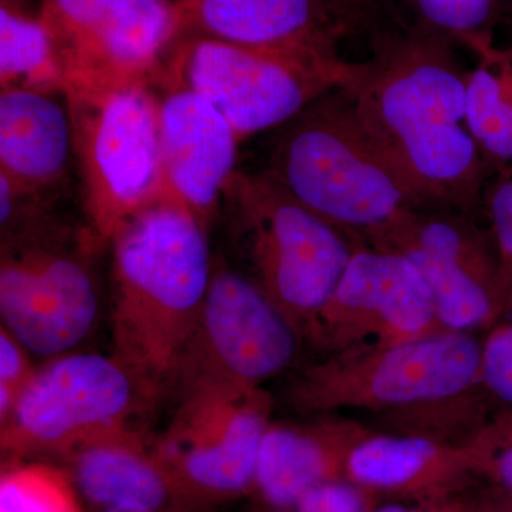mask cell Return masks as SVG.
<instances>
[{"label": "cell", "instance_id": "cell-30", "mask_svg": "<svg viewBox=\"0 0 512 512\" xmlns=\"http://www.w3.org/2000/svg\"><path fill=\"white\" fill-rule=\"evenodd\" d=\"M29 350L12 333L0 328V424L15 409L20 394L28 386L36 367L29 359Z\"/></svg>", "mask_w": 512, "mask_h": 512}, {"label": "cell", "instance_id": "cell-13", "mask_svg": "<svg viewBox=\"0 0 512 512\" xmlns=\"http://www.w3.org/2000/svg\"><path fill=\"white\" fill-rule=\"evenodd\" d=\"M67 238L3 252L0 262L2 326L33 355L62 356L90 335L99 293L86 259Z\"/></svg>", "mask_w": 512, "mask_h": 512}, {"label": "cell", "instance_id": "cell-24", "mask_svg": "<svg viewBox=\"0 0 512 512\" xmlns=\"http://www.w3.org/2000/svg\"><path fill=\"white\" fill-rule=\"evenodd\" d=\"M0 512H83L82 495L63 466L10 460L0 476Z\"/></svg>", "mask_w": 512, "mask_h": 512}, {"label": "cell", "instance_id": "cell-38", "mask_svg": "<svg viewBox=\"0 0 512 512\" xmlns=\"http://www.w3.org/2000/svg\"><path fill=\"white\" fill-rule=\"evenodd\" d=\"M175 2H177V0H175Z\"/></svg>", "mask_w": 512, "mask_h": 512}, {"label": "cell", "instance_id": "cell-4", "mask_svg": "<svg viewBox=\"0 0 512 512\" xmlns=\"http://www.w3.org/2000/svg\"><path fill=\"white\" fill-rule=\"evenodd\" d=\"M222 215L248 275L302 335L332 298L359 244L296 200L268 170H238L225 188Z\"/></svg>", "mask_w": 512, "mask_h": 512}, {"label": "cell", "instance_id": "cell-8", "mask_svg": "<svg viewBox=\"0 0 512 512\" xmlns=\"http://www.w3.org/2000/svg\"><path fill=\"white\" fill-rule=\"evenodd\" d=\"M302 335L245 272L214 262L210 286L178 360L171 392L261 389L288 369Z\"/></svg>", "mask_w": 512, "mask_h": 512}, {"label": "cell", "instance_id": "cell-12", "mask_svg": "<svg viewBox=\"0 0 512 512\" xmlns=\"http://www.w3.org/2000/svg\"><path fill=\"white\" fill-rule=\"evenodd\" d=\"M446 332L416 266L392 249L357 245L332 298L302 338L335 355Z\"/></svg>", "mask_w": 512, "mask_h": 512}, {"label": "cell", "instance_id": "cell-32", "mask_svg": "<svg viewBox=\"0 0 512 512\" xmlns=\"http://www.w3.org/2000/svg\"><path fill=\"white\" fill-rule=\"evenodd\" d=\"M373 512H476V507H468L467 504L448 497L443 500L417 501L416 505L386 504Z\"/></svg>", "mask_w": 512, "mask_h": 512}, {"label": "cell", "instance_id": "cell-15", "mask_svg": "<svg viewBox=\"0 0 512 512\" xmlns=\"http://www.w3.org/2000/svg\"><path fill=\"white\" fill-rule=\"evenodd\" d=\"M160 100V136L170 197L210 228L237 173V131L204 97L180 86H154Z\"/></svg>", "mask_w": 512, "mask_h": 512}, {"label": "cell", "instance_id": "cell-33", "mask_svg": "<svg viewBox=\"0 0 512 512\" xmlns=\"http://www.w3.org/2000/svg\"><path fill=\"white\" fill-rule=\"evenodd\" d=\"M346 3L355 10L366 25L370 26L379 19L384 0H346Z\"/></svg>", "mask_w": 512, "mask_h": 512}, {"label": "cell", "instance_id": "cell-5", "mask_svg": "<svg viewBox=\"0 0 512 512\" xmlns=\"http://www.w3.org/2000/svg\"><path fill=\"white\" fill-rule=\"evenodd\" d=\"M64 94L72 114L86 232L96 247L110 245L131 217L170 197L158 92L151 84H138Z\"/></svg>", "mask_w": 512, "mask_h": 512}, {"label": "cell", "instance_id": "cell-27", "mask_svg": "<svg viewBox=\"0 0 512 512\" xmlns=\"http://www.w3.org/2000/svg\"><path fill=\"white\" fill-rule=\"evenodd\" d=\"M477 448L478 476L493 490L512 495V407H503L470 437Z\"/></svg>", "mask_w": 512, "mask_h": 512}, {"label": "cell", "instance_id": "cell-11", "mask_svg": "<svg viewBox=\"0 0 512 512\" xmlns=\"http://www.w3.org/2000/svg\"><path fill=\"white\" fill-rule=\"evenodd\" d=\"M379 245L416 266L444 329L493 328L507 316L493 237L476 218L456 211H406L380 235Z\"/></svg>", "mask_w": 512, "mask_h": 512}, {"label": "cell", "instance_id": "cell-19", "mask_svg": "<svg viewBox=\"0 0 512 512\" xmlns=\"http://www.w3.org/2000/svg\"><path fill=\"white\" fill-rule=\"evenodd\" d=\"M74 157L66 94L26 87L0 92V175L46 194L63 183Z\"/></svg>", "mask_w": 512, "mask_h": 512}, {"label": "cell", "instance_id": "cell-16", "mask_svg": "<svg viewBox=\"0 0 512 512\" xmlns=\"http://www.w3.org/2000/svg\"><path fill=\"white\" fill-rule=\"evenodd\" d=\"M180 33L175 0H111L96 35L66 69V92L154 86Z\"/></svg>", "mask_w": 512, "mask_h": 512}, {"label": "cell", "instance_id": "cell-7", "mask_svg": "<svg viewBox=\"0 0 512 512\" xmlns=\"http://www.w3.org/2000/svg\"><path fill=\"white\" fill-rule=\"evenodd\" d=\"M481 343L468 332L329 355L296 377L288 400L302 413L412 409L480 387Z\"/></svg>", "mask_w": 512, "mask_h": 512}, {"label": "cell", "instance_id": "cell-25", "mask_svg": "<svg viewBox=\"0 0 512 512\" xmlns=\"http://www.w3.org/2000/svg\"><path fill=\"white\" fill-rule=\"evenodd\" d=\"M0 231L2 252L67 238L57 222L46 194L25 190L0 175Z\"/></svg>", "mask_w": 512, "mask_h": 512}, {"label": "cell", "instance_id": "cell-28", "mask_svg": "<svg viewBox=\"0 0 512 512\" xmlns=\"http://www.w3.org/2000/svg\"><path fill=\"white\" fill-rule=\"evenodd\" d=\"M483 208L490 220V234L500 266L501 285L512 306V164L491 175L484 188ZM508 315V313H507Z\"/></svg>", "mask_w": 512, "mask_h": 512}, {"label": "cell", "instance_id": "cell-35", "mask_svg": "<svg viewBox=\"0 0 512 512\" xmlns=\"http://www.w3.org/2000/svg\"><path fill=\"white\" fill-rule=\"evenodd\" d=\"M97 512H170V511H116V510H97Z\"/></svg>", "mask_w": 512, "mask_h": 512}, {"label": "cell", "instance_id": "cell-37", "mask_svg": "<svg viewBox=\"0 0 512 512\" xmlns=\"http://www.w3.org/2000/svg\"><path fill=\"white\" fill-rule=\"evenodd\" d=\"M511 312H512V306H511L510 312H508V313H511Z\"/></svg>", "mask_w": 512, "mask_h": 512}, {"label": "cell", "instance_id": "cell-17", "mask_svg": "<svg viewBox=\"0 0 512 512\" xmlns=\"http://www.w3.org/2000/svg\"><path fill=\"white\" fill-rule=\"evenodd\" d=\"M478 476L477 448L424 434L367 433L350 450L345 480L366 491L416 501L451 497L464 478Z\"/></svg>", "mask_w": 512, "mask_h": 512}, {"label": "cell", "instance_id": "cell-31", "mask_svg": "<svg viewBox=\"0 0 512 512\" xmlns=\"http://www.w3.org/2000/svg\"><path fill=\"white\" fill-rule=\"evenodd\" d=\"M293 512H370L366 490L348 480L329 481L308 491Z\"/></svg>", "mask_w": 512, "mask_h": 512}, {"label": "cell", "instance_id": "cell-2", "mask_svg": "<svg viewBox=\"0 0 512 512\" xmlns=\"http://www.w3.org/2000/svg\"><path fill=\"white\" fill-rule=\"evenodd\" d=\"M110 245L113 356L154 402L173 386L210 286L208 228L165 197L131 217Z\"/></svg>", "mask_w": 512, "mask_h": 512}, {"label": "cell", "instance_id": "cell-29", "mask_svg": "<svg viewBox=\"0 0 512 512\" xmlns=\"http://www.w3.org/2000/svg\"><path fill=\"white\" fill-rule=\"evenodd\" d=\"M480 387L503 407H512V322L491 328L481 343Z\"/></svg>", "mask_w": 512, "mask_h": 512}, {"label": "cell", "instance_id": "cell-14", "mask_svg": "<svg viewBox=\"0 0 512 512\" xmlns=\"http://www.w3.org/2000/svg\"><path fill=\"white\" fill-rule=\"evenodd\" d=\"M181 36L343 59L340 42L369 28L346 0H177Z\"/></svg>", "mask_w": 512, "mask_h": 512}, {"label": "cell", "instance_id": "cell-9", "mask_svg": "<svg viewBox=\"0 0 512 512\" xmlns=\"http://www.w3.org/2000/svg\"><path fill=\"white\" fill-rule=\"evenodd\" d=\"M150 403L113 355L66 353L36 367L15 409L0 424L10 460L63 458L87 441L131 426Z\"/></svg>", "mask_w": 512, "mask_h": 512}, {"label": "cell", "instance_id": "cell-26", "mask_svg": "<svg viewBox=\"0 0 512 512\" xmlns=\"http://www.w3.org/2000/svg\"><path fill=\"white\" fill-rule=\"evenodd\" d=\"M111 0H40V22L55 40L64 76L106 18Z\"/></svg>", "mask_w": 512, "mask_h": 512}, {"label": "cell", "instance_id": "cell-36", "mask_svg": "<svg viewBox=\"0 0 512 512\" xmlns=\"http://www.w3.org/2000/svg\"><path fill=\"white\" fill-rule=\"evenodd\" d=\"M476 512H481L480 510H478V507H476Z\"/></svg>", "mask_w": 512, "mask_h": 512}, {"label": "cell", "instance_id": "cell-1", "mask_svg": "<svg viewBox=\"0 0 512 512\" xmlns=\"http://www.w3.org/2000/svg\"><path fill=\"white\" fill-rule=\"evenodd\" d=\"M448 37L397 22L370 30L348 84L360 116L424 210L483 208L494 174L466 119L467 77Z\"/></svg>", "mask_w": 512, "mask_h": 512}, {"label": "cell", "instance_id": "cell-22", "mask_svg": "<svg viewBox=\"0 0 512 512\" xmlns=\"http://www.w3.org/2000/svg\"><path fill=\"white\" fill-rule=\"evenodd\" d=\"M0 86L66 92L55 40L39 16L26 12L19 0L0 3Z\"/></svg>", "mask_w": 512, "mask_h": 512}, {"label": "cell", "instance_id": "cell-10", "mask_svg": "<svg viewBox=\"0 0 512 512\" xmlns=\"http://www.w3.org/2000/svg\"><path fill=\"white\" fill-rule=\"evenodd\" d=\"M156 447L184 512H200L254 488L256 464L271 426L264 389L191 394Z\"/></svg>", "mask_w": 512, "mask_h": 512}, {"label": "cell", "instance_id": "cell-20", "mask_svg": "<svg viewBox=\"0 0 512 512\" xmlns=\"http://www.w3.org/2000/svg\"><path fill=\"white\" fill-rule=\"evenodd\" d=\"M369 433L352 421H323L305 426L272 424L259 450L254 488L268 507L295 510L312 488L345 480L353 446Z\"/></svg>", "mask_w": 512, "mask_h": 512}, {"label": "cell", "instance_id": "cell-18", "mask_svg": "<svg viewBox=\"0 0 512 512\" xmlns=\"http://www.w3.org/2000/svg\"><path fill=\"white\" fill-rule=\"evenodd\" d=\"M60 460L97 510L184 512L156 441L148 443L133 426L87 441Z\"/></svg>", "mask_w": 512, "mask_h": 512}, {"label": "cell", "instance_id": "cell-21", "mask_svg": "<svg viewBox=\"0 0 512 512\" xmlns=\"http://www.w3.org/2000/svg\"><path fill=\"white\" fill-rule=\"evenodd\" d=\"M468 72L466 119L493 171L512 164V47L490 45Z\"/></svg>", "mask_w": 512, "mask_h": 512}, {"label": "cell", "instance_id": "cell-23", "mask_svg": "<svg viewBox=\"0 0 512 512\" xmlns=\"http://www.w3.org/2000/svg\"><path fill=\"white\" fill-rule=\"evenodd\" d=\"M386 2V0H384ZM400 22L448 37L477 53L494 45V29L507 0H389Z\"/></svg>", "mask_w": 512, "mask_h": 512}, {"label": "cell", "instance_id": "cell-34", "mask_svg": "<svg viewBox=\"0 0 512 512\" xmlns=\"http://www.w3.org/2000/svg\"><path fill=\"white\" fill-rule=\"evenodd\" d=\"M477 507L481 512H512V495L493 490Z\"/></svg>", "mask_w": 512, "mask_h": 512}, {"label": "cell", "instance_id": "cell-6", "mask_svg": "<svg viewBox=\"0 0 512 512\" xmlns=\"http://www.w3.org/2000/svg\"><path fill=\"white\" fill-rule=\"evenodd\" d=\"M356 63L181 36L154 86H180L211 103L241 140L276 130L322 94L348 86Z\"/></svg>", "mask_w": 512, "mask_h": 512}, {"label": "cell", "instance_id": "cell-3", "mask_svg": "<svg viewBox=\"0 0 512 512\" xmlns=\"http://www.w3.org/2000/svg\"><path fill=\"white\" fill-rule=\"evenodd\" d=\"M271 147L265 170L356 244H366L403 212L424 210L346 86L276 128Z\"/></svg>", "mask_w": 512, "mask_h": 512}]
</instances>
